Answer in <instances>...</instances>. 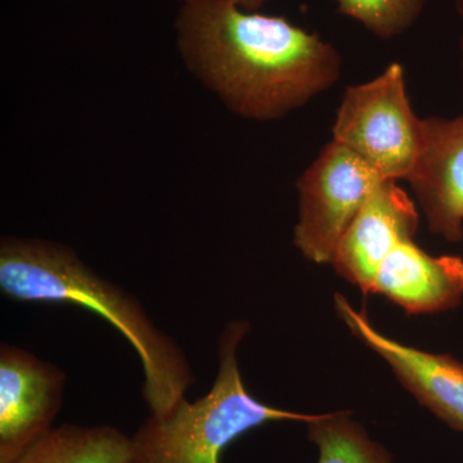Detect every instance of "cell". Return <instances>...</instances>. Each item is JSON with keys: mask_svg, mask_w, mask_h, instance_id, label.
<instances>
[{"mask_svg": "<svg viewBox=\"0 0 463 463\" xmlns=\"http://www.w3.org/2000/svg\"><path fill=\"white\" fill-rule=\"evenodd\" d=\"M175 33L188 71L248 120H279L341 78L340 52L318 33L231 0L183 2Z\"/></svg>", "mask_w": 463, "mask_h": 463, "instance_id": "obj_1", "label": "cell"}, {"mask_svg": "<svg viewBox=\"0 0 463 463\" xmlns=\"http://www.w3.org/2000/svg\"><path fill=\"white\" fill-rule=\"evenodd\" d=\"M0 289L12 300L81 307L114 326L139 356L145 373L143 397L154 416L173 411L196 383L182 347L155 325L141 301L94 272L70 246L3 237Z\"/></svg>", "mask_w": 463, "mask_h": 463, "instance_id": "obj_2", "label": "cell"}, {"mask_svg": "<svg viewBox=\"0 0 463 463\" xmlns=\"http://www.w3.org/2000/svg\"><path fill=\"white\" fill-rule=\"evenodd\" d=\"M246 321L225 325L219 340L214 385L194 402L183 399L165 416H151L132 437L130 463H221L225 448L241 435L276 421L310 422L319 414L270 407L250 394L237 362Z\"/></svg>", "mask_w": 463, "mask_h": 463, "instance_id": "obj_3", "label": "cell"}, {"mask_svg": "<svg viewBox=\"0 0 463 463\" xmlns=\"http://www.w3.org/2000/svg\"><path fill=\"white\" fill-rule=\"evenodd\" d=\"M332 137L383 181L412 178L421 157L422 118L411 105L401 63H390L373 80L346 88Z\"/></svg>", "mask_w": 463, "mask_h": 463, "instance_id": "obj_4", "label": "cell"}, {"mask_svg": "<svg viewBox=\"0 0 463 463\" xmlns=\"http://www.w3.org/2000/svg\"><path fill=\"white\" fill-rule=\"evenodd\" d=\"M385 182L340 143L331 141L298 179L294 245L313 263H331L347 227L365 200Z\"/></svg>", "mask_w": 463, "mask_h": 463, "instance_id": "obj_5", "label": "cell"}, {"mask_svg": "<svg viewBox=\"0 0 463 463\" xmlns=\"http://www.w3.org/2000/svg\"><path fill=\"white\" fill-rule=\"evenodd\" d=\"M66 373L21 347L0 346V463H14L52 430Z\"/></svg>", "mask_w": 463, "mask_h": 463, "instance_id": "obj_6", "label": "cell"}, {"mask_svg": "<svg viewBox=\"0 0 463 463\" xmlns=\"http://www.w3.org/2000/svg\"><path fill=\"white\" fill-rule=\"evenodd\" d=\"M340 318L362 343L392 367L405 389L449 428L463 431V364L452 355L432 354L390 339L373 327L364 312L335 295Z\"/></svg>", "mask_w": 463, "mask_h": 463, "instance_id": "obj_7", "label": "cell"}, {"mask_svg": "<svg viewBox=\"0 0 463 463\" xmlns=\"http://www.w3.org/2000/svg\"><path fill=\"white\" fill-rule=\"evenodd\" d=\"M416 203L398 182L381 183L341 237L331 264L344 279L371 294L374 277L390 252L419 230Z\"/></svg>", "mask_w": 463, "mask_h": 463, "instance_id": "obj_8", "label": "cell"}, {"mask_svg": "<svg viewBox=\"0 0 463 463\" xmlns=\"http://www.w3.org/2000/svg\"><path fill=\"white\" fill-rule=\"evenodd\" d=\"M412 185L432 233L463 240V114L422 118V149Z\"/></svg>", "mask_w": 463, "mask_h": 463, "instance_id": "obj_9", "label": "cell"}, {"mask_svg": "<svg viewBox=\"0 0 463 463\" xmlns=\"http://www.w3.org/2000/svg\"><path fill=\"white\" fill-rule=\"evenodd\" d=\"M371 294L383 295L410 315L453 309L463 297V259L432 257L405 241L381 263Z\"/></svg>", "mask_w": 463, "mask_h": 463, "instance_id": "obj_10", "label": "cell"}, {"mask_svg": "<svg viewBox=\"0 0 463 463\" xmlns=\"http://www.w3.org/2000/svg\"><path fill=\"white\" fill-rule=\"evenodd\" d=\"M132 438L114 426L53 428L14 463H130Z\"/></svg>", "mask_w": 463, "mask_h": 463, "instance_id": "obj_11", "label": "cell"}, {"mask_svg": "<svg viewBox=\"0 0 463 463\" xmlns=\"http://www.w3.org/2000/svg\"><path fill=\"white\" fill-rule=\"evenodd\" d=\"M307 425V437L318 447V463H394L349 413L319 414Z\"/></svg>", "mask_w": 463, "mask_h": 463, "instance_id": "obj_12", "label": "cell"}, {"mask_svg": "<svg viewBox=\"0 0 463 463\" xmlns=\"http://www.w3.org/2000/svg\"><path fill=\"white\" fill-rule=\"evenodd\" d=\"M337 12L353 18L383 41L397 38L421 16L426 0H332Z\"/></svg>", "mask_w": 463, "mask_h": 463, "instance_id": "obj_13", "label": "cell"}, {"mask_svg": "<svg viewBox=\"0 0 463 463\" xmlns=\"http://www.w3.org/2000/svg\"><path fill=\"white\" fill-rule=\"evenodd\" d=\"M237 7L246 12H257L258 9L263 7L268 0H231Z\"/></svg>", "mask_w": 463, "mask_h": 463, "instance_id": "obj_14", "label": "cell"}, {"mask_svg": "<svg viewBox=\"0 0 463 463\" xmlns=\"http://www.w3.org/2000/svg\"><path fill=\"white\" fill-rule=\"evenodd\" d=\"M455 3L457 14H458V16L461 17L463 23V0H455ZM459 51H461V67L463 72V32L461 39H459Z\"/></svg>", "mask_w": 463, "mask_h": 463, "instance_id": "obj_15", "label": "cell"}, {"mask_svg": "<svg viewBox=\"0 0 463 463\" xmlns=\"http://www.w3.org/2000/svg\"><path fill=\"white\" fill-rule=\"evenodd\" d=\"M183 2H187V0H181V3H183Z\"/></svg>", "mask_w": 463, "mask_h": 463, "instance_id": "obj_16", "label": "cell"}]
</instances>
